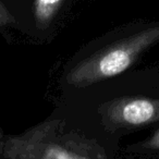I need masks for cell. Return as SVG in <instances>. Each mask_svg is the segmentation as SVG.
I'll return each mask as SVG.
<instances>
[{
  "label": "cell",
  "instance_id": "4",
  "mask_svg": "<svg viewBox=\"0 0 159 159\" xmlns=\"http://www.w3.org/2000/svg\"><path fill=\"white\" fill-rule=\"evenodd\" d=\"M63 0H35L33 13L35 21L39 26H47L53 20Z\"/></svg>",
  "mask_w": 159,
  "mask_h": 159
},
{
  "label": "cell",
  "instance_id": "5",
  "mask_svg": "<svg viewBox=\"0 0 159 159\" xmlns=\"http://www.w3.org/2000/svg\"><path fill=\"white\" fill-rule=\"evenodd\" d=\"M12 22H14V19L12 16V14L8 11L7 8L5 7V5L0 1V26L10 24Z\"/></svg>",
  "mask_w": 159,
  "mask_h": 159
},
{
  "label": "cell",
  "instance_id": "3",
  "mask_svg": "<svg viewBox=\"0 0 159 159\" xmlns=\"http://www.w3.org/2000/svg\"><path fill=\"white\" fill-rule=\"evenodd\" d=\"M111 122L122 126H142L159 121V99L122 98L108 108Z\"/></svg>",
  "mask_w": 159,
  "mask_h": 159
},
{
  "label": "cell",
  "instance_id": "6",
  "mask_svg": "<svg viewBox=\"0 0 159 159\" xmlns=\"http://www.w3.org/2000/svg\"><path fill=\"white\" fill-rule=\"evenodd\" d=\"M144 146L149 149H155V150H159V129L157 131H155L154 134L145 142Z\"/></svg>",
  "mask_w": 159,
  "mask_h": 159
},
{
  "label": "cell",
  "instance_id": "2",
  "mask_svg": "<svg viewBox=\"0 0 159 159\" xmlns=\"http://www.w3.org/2000/svg\"><path fill=\"white\" fill-rule=\"evenodd\" d=\"M7 152L12 159H95L85 144L56 134L53 126H42L11 139Z\"/></svg>",
  "mask_w": 159,
  "mask_h": 159
},
{
  "label": "cell",
  "instance_id": "1",
  "mask_svg": "<svg viewBox=\"0 0 159 159\" xmlns=\"http://www.w3.org/2000/svg\"><path fill=\"white\" fill-rule=\"evenodd\" d=\"M159 43V21L142 24L85 61L69 75V83L85 86L121 74L146 50Z\"/></svg>",
  "mask_w": 159,
  "mask_h": 159
}]
</instances>
